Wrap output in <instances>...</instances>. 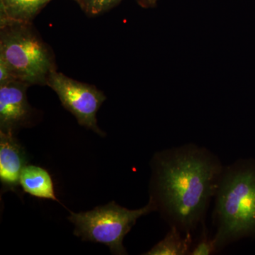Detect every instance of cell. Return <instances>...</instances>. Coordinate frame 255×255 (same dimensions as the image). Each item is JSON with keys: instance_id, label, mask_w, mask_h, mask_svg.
<instances>
[{"instance_id": "cell-1", "label": "cell", "mask_w": 255, "mask_h": 255, "mask_svg": "<svg viewBox=\"0 0 255 255\" xmlns=\"http://www.w3.org/2000/svg\"><path fill=\"white\" fill-rule=\"evenodd\" d=\"M152 162L150 198L172 226L190 233L217 192L222 166L209 151L192 145L159 152Z\"/></svg>"}, {"instance_id": "cell-2", "label": "cell", "mask_w": 255, "mask_h": 255, "mask_svg": "<svg viewBox=\"0 0 255 255\" xmlns=\"http://www.w3.org/2000/svg\"><path fill=\"white\" fill-rule=\"evenodd\" d=\"M216 250L255 233V170L241 165L223 169L216 192Z\"/></svg>"}, {"instance_id": "cell-3", "label": "cell", "mask_w": 255, "mask_h": 255, "mask_svg": "<svg viewBox=\"0 0 255 255\" xmlns=\"http://www.w3.org/2000/svg\"><path fill=\"white\" fill-rule=\"evenodd\" d=\"M0 58L16 80L46 86L57 70L55 55L32 23L0 21Z\"/></svg>"}, {"instance_id": "cell-4", "label": "cell", "mask_w": 255, "mask_h": 255, "mask_svg": "<svg viewBox=\"0 0 255 255\" xmlns=\"http://www.w3.org/2000/svg\"><path fill=\"white\" fill-rule=\"evenodd\" d=\"M155 211L157 206L151 198L147 205L137 210L126 209L112 201L87 212H70L68 220L75 225L74 234L82 241L102 243L113 254L124 255H127L124 238L139 218Z\"/></svg>"}, {"instance_id": "cell-5", "label": "cell", "mask_w": 255, "mask_h": 255, "mask_svg": "<svg viewBox=\"0 0 255 255\" xmlns=\"http://www.w3.org/2000/svg\"><path fill=\"white\" fill-rule=\"evenodd\" d=\"M47 86L58 96L64 108L73 114L82 127L105 136V132L97 125V114L107 100L103 92L94 85L69 78L58 70L50 74Z\"/></svg>"}, {"instance_id": "cell-6", "label": "cell", "mask_w": 255, "mask_h": 255, "mask_svg": "<svg viewBox=\"0 0 255 255\" xmlns=\"http://www.w3.org/2000/svg\"><path fill=\"white\" fill-rule=\"evenodd\" d=\"M29 87L19 80L0 85V131L16 134L32 125L36 112L28 102Z\"/></svg>"}, {"instance_id": "cell-7", "label": "cell", "mask_w": 255, "mask_h": 255, "mask_svg": "<svg viewBox=\"0 0 255 255\" xmlns=\"http://www.w3.org/2000/svg\"><path fill=\"white\" fill-rule=\"evenodd\" d=\"M16 134L0 131V181L2 191H16L27 156Z\"/></svg>"}, {"instance_id": "cell-8", "label": "cell", "mask_w": 255, "mask_h": 255, "mask_svg": "<svg viewBox=\"0 0 255 255\" xmlns=\"http://www.w3.org/2000/svg\"><path fill=\"white\" fill-rule=\"evenodd\" d=\"M19 184L23 192L32 196L60 202L49 172L39 166L26 164L20 176Z\"/></svg>"}, {"instance_id": "cell-9", "label": "cell", "mask_w": 255, "mask_h": 255, "mask_svg": "<svg viewBox=\"0 0 255 255\" xmlns=\"http://www.w3.org/2000/svg\"><path fill=\"white\" fill-rule=\"evenodd\" d=\"M52 0H0V21L32 23Z\"/></svg>"}, {"instance_id": "cell-10", "label": "cell", "mask_w": 255, "mask_h": 255, "mask_svg": "<svg viewBox=\"0 0 255 255\" xmlns=\"http://www.w3.org/2000/svg\"><path fill=\"white\" fill-rule=\"evenodd\" d=\"M180 230L172 226L162 241L157 243L146 255H184L189 254L191 243L190 233L182 237Z\"/></svg>"}, {"instance_id": "cell-11", "label": "cell", "mask_w": 255, "mask_h": 255, "mask_svg": "<svg viewBox=\"0 0 255 255\" xmlns=\"http://www.w3.org/2000/svg\"><path fill=\"white\" fill-rule=\"evenodd\" d=\"M122 0H77L81 9L90 16H96L109 11Z\"/></svg>"}, {"instance_id": "cell-12", "label": "cell", "mask_w": 255, "mask_h": 255, "mask_svg": "<svg viewBox=\"0 0 255 255\" xmlns=\"http://www.w3.org/2000/svg\"><path fill=\"white\" fill-rule=\"evenodd\" d=\"M217 251L214 239H210L206 235V231L203 233V237L197 245L194 248L189 254L191 255H211L215 252Z\"/></svg>"}, {"instance_id": "cell-13", "label": "cell", "mask_w": 255, "mask_h": 255, "mask_svg": "<svg viewBox=\"0 0 255 255\" xmlns=\"http://www.w3.org/2000/svg\"><path fill=\"white\" fill-rule=\"evenodd\" d=\"M13 80H16L13 76L4 60L0 58V85L7 83V82L13 81Z\"/></svg>"}, {"instance_id": "cell-14", "label": "cell", "mask_w": 255, "mask_h": 255, "mask_svg": "<svg viewBox=\"0 0 255 255\" xmlns=\"http://www.w3.org/2000/svg\"><path fill=\"white\" fill-rule=\"evenodd\" d=\"M137 1L142 7L150 8L156 6L157 0H137Z\"/></svg>"}, {"instance_id": "cell-15", "label": "cell", "mask_w": 255, "mask_h": 255, "mask_svg": "<svg viewBox=\"0 0 255 255\" xmlns=\"http://www.w3.org/2000/svg\"><path fill=\"white\" fill-rule=\"evenodd\" d=\"M74 1H77V0H74Z\"/></svg>"}]
</instances>
